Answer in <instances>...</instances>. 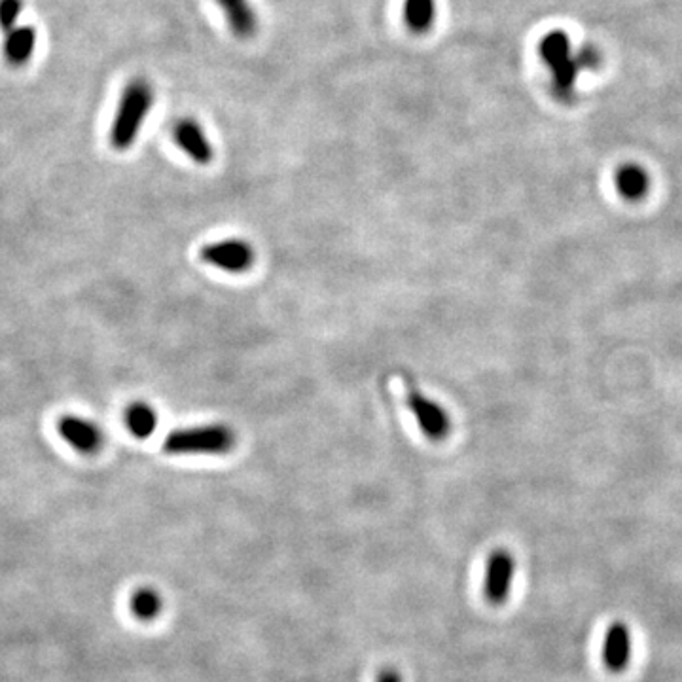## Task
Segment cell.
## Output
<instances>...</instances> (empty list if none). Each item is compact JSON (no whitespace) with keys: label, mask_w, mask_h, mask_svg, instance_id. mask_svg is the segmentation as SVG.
<instances>
[{"label":"cell","mask_w":682,"mask_h":682,"mask_svg":"<svg viewBox=\"0 0 682 682\" xmlns=\"http://www.w3.org/2000/svg\"><path fill=\"white\" fill-rule=\"evenodd\" d=\"M539 54L542 63L552 74V90L557 99L569 101L575 97L578 74L584 69H593L599 63L595 50H582L575 54L569 36L563 31H552L540 40Z\"/></svg>","instance_id":"1"},{"label":"cell","mask_w":682,"mask_h":682,"mask_svg":"<svg viewBox=\"0 0 682 682\" xmlns=\"http://www.w3.org/2000/svg\"><path fill=\"white\" fill-rule=\"evenodd\" d=\"M156 103L154 86L146 78H135L127 84L110 127V146L118 152H126L137 143L148 114Z\"/></svg>","instance_id":"2"},{"label":"cell","mask_w":682,"mask_h":682,"mask_svg":"<svg viewBox=\"0 0 682 682\" xmlns=\"http://www.w3.org/2000/svg\"><path fill=\"white\" fill-rule=\"evenodd\" d=\"M235 444L237 434L230 425L211 423L171 432L163 442V451L169 455H224Z\"/></svg>","instance_id":"3"},{"label":"cell","mask_w":682,"mask_h":682,"mask_svg":"<svg viewBox=\"0 0 682 682\" xmlns=\"http://www.w3.org/2000/svg\"><path fill=\"white\" fill-rule=\"evenodd\" d=\"M199 256L205 264L213 266L216 270L228 271V273H245L251 270L256 260V252L251 243L245 239H220L215 243H207L201 247Z\"/></svg>","instance_id":"4"},{"label":"cell","mask_w":682,"mask_h":682,"mask_svg":"<svg viewBox=\"0 0 682 682\" xmlns=\"http://www.w3.org/2000/svg\"><path fill=\"white\" fill-rule=\"evenodd\" d=\"M408 408L415 417L419 431L423 432L432 442L446 440L451 432V417L442 404L423 395L417 389H408Z\"/></svg>","instance_id":"5"},{"label":"cell","mask_w":682,"mask_h":682,"mask_svg":"<svg viewBox=\"0 0 682 682\" xmlns=\"http://www.w3.org/2000/svg\"><path fill=\"white\" fill-rule=\"evenodd\" d=\"M514 573H516V559L508 550L499 548L489 554L484 578V597L489 605L501 607L508 601L510 588L514 582Z\"/></svg>","instance_id":"6"},{"label":"cell","mask_w":682,"mask_h":682,"mask_svg":"<svg viewBox=\"0 0 682 682\" xmlns=\"http://www.w3.org/2000/svg\"><path fill=\"white\" fill-rule=\"evenodd\" d=\"M59 436L82 455H97L105 446V434L101 427L80 415H65L57 423Z\"/></svg>","instance_id":"7"},{"label":"cell","mask_w":682,"mask_h":682,"mask_svg":"<svg viewBox=\"0 0 682 682\" xmlns=\"http://www.w3.org/2000/svg\"><path fill=\"white\" fill-rule=\"evenodd\" d=\"M173 139L180 150L198 165H209L215 160V146L205 129L194 118H182L173 127Z\"/></svg>","instance_id":"8"},{"label":"cell","mask_w":682,"mask_h":682,"mask_svg":"<svg viewBox=\"0 0 682 682\" xmlns=\"http://www.w3.org/2000/svg\"><path fill=\"white\" fill-rule=\"evenodd\" d=\"M614 188L620 199L628 203H641L652 190V179L643 165L622 163L614 173Z\"/></svg>","instance_id":"9"},{"label":"cell","mask_w":682,"mask_h":682,"mask_svg":"<svg viewBox=\"0 0 682 682\" xmlns=\"http://www.w3.org/2000/svg\"><path fill=\"white\" fill-rule=\"evenodd\" d=\"M36 46H38V33L33 25H21L14 27L12 31L4 33V44H2V55L12 67H25L31 63L35 57Z\"/></svg>","instance_id":"10"},{"label":"cell","mask_w":682,"mask_h":682,"mask_svg":"<svg viewBox=\"0 0 682 682\" xmlns=\"http://www.w3.org/2000/svg\"><path fill=\"white\" fill-rule=\"evenodd\" d=\"M601 656L603 664L612 673L626 671L631 660V633L626 624L614 622L611 628L605 631Z\"/></svg>","instance_id":"11"},{"label":"cell","mask_w":682,"mask_h":682,"mask_svg":"<svg viewBox=\"0 0 682 682\" xmlns=\"http://www.w3.org/2000/svg\"><path fill=\"white\" fill-rule=\"evenodd\" d=\"M222 10L230 31L241 40H251L258 35L260 19L251 0H215Z\"/></svg>","instance_id":"12"},{"label":"cell","mask_w":682,"mask_h":682,"mask_svg":"<svg viewBox=\"0 0 682 682\" xmlns=\"http://www.w3.org/2000/svg\"><path fill=\"white\" fill-rule=\"evenodd\" d=\"M436 0H404L402 18L413 35H427L436 21Z\"/></svg>","instance_id":"13"},{"label":"cell","mask_w":682,"mask_h":682,"mask_svg":"<svg viewBox=\"0 0 682 682\" xmlns=\"http://www.w3.org/2000/svg\"><path fill=\"white\" fill-rule=\"evenodd\" d=\"M126 425L135 438L146 440L158 429V413L146 402H133L127 406Z\"/></svg>","instance_id":"14"},{"label":"cell","mask_w":682,"mask_h":682,"mask_svg":"<svg viewBox=\"0 0 682 682\" xmlns=\"http://www.w3.org/2000/svg\"><path fill=\"white\" fill-rule=\"evenodd\" d=\"M129 611L141 622L156 620L163 611L162 595L148 586L137 588L129 597Z\"/></svg>","instance_id":"15"},{"label":"cell","mask_w":682,"mask_h":682,"mask_svg":"<svg viewBox=\"0 0 682 682\" xmlns=\"http://www.w3.org/2000/svg\"><path fill=\"white\" fill-rule=\"evenodd\" d=\"M23 0H0V31L8 33L18 27L23 14Z\"/></svg>","instance_id":"16"},{"label":"cell","mask_w":682,"mask_h":682,"mask_svg":"<svg viewBox=\"0 0 682 682\" xmlns=\"http://www.w3.org/2000/svg\"><path fill=\"white\" fill-rule=\"evenodd\" d=\"M376 682H402V677L396 669H391V667H385L377 673Z\"/></svg>","instance_id":"17"}]
</instances>
